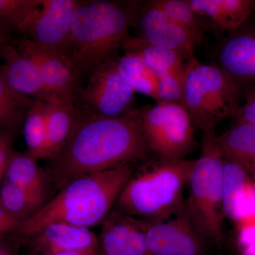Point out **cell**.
<instances>
[{"label":"cell","instance_id":"6da1fadb","mask_svg":"<svg viewBox=\"0 0 255 255\" xmlns=\"http://www.w3.org/2000/svg\"><path fill=\"white\" fill-rule=\"evenodd\" d=\"M71 135L46 169L57 188L81 176L135 164L152 157L140 121V109L120 118H106L76 102Z\"/></svg>","mask_w":255,"mask_h":255},{"label":"cell","instance_id":"7a4b0ae2","mask_svg":"<svg viewBox=\"0 0 255 255\" xmlns=\"http://www.w3.org/2000/svg\"><path fill=\"white\" fill-rule=\"evenodd\" d=\"M135 4L136 1L77 0L66 55L80 84L102 64L118 58L130 36Z\"/></svg>","mask_w":255,"mask_h":255},{"label":"cell","instance_id":"3957f363","mask_svg":"<svg viewBox=\"0 0 255 255\" xmlns=\"http://www.w3.org/2000/svg\"><path fill=\"white\" fill-rule=\"evenodd\" d=\"M135 168V164H128L70 181L38 212L21 223L14 236L25 239L53 223L87 228L102 224Z\"/></svg>","mask_w":255,"mask_h":255},{"label":"cell","instance_id":"277c9868","mask_svg":"<svg viewBox=\"0 0 255 255\" xmlns=\"http://www.w3.org/2000/svg\"><path fill=\"white\" fill-rule=\"evenodd\" d=\"M194 161L149 157L134 169L112 210L145 221L177 214L184 207V193Z\"/></svg>","mask_w":255,"mask_h":255},{"label":"cell","instance_id":"5b68a950","mask_svg":"<svg viewBox=\"0 0 255 255\" xmlns=\"http://www.w3.org/2000/svg\"><path fill=\"white\" fill-rule=\"evenodd\" d=\"M241 88L216 65H207L192 56L184 73V104L196 129L204 137L216 136L221 122L235 118L241 107Z\"/></svg>","mask_w":255,"mask_h":255},{"label":"cell","instance_id":"8992f818","mask_svg":"<svg viewBox=\"0 0 255 255\" xmlns=\"http://www.w3.org/2000/svg\"><path fill=\"white\" fill-rule=\"evenodd\" d=\"M214 138L203 139L200 157L194 161L188 182L184 209L206 242L221 249L226 219L223 204L225 157Z\"/></svg>","mask_w":255,"mask_h":255},{"label":"cell","instance_id":"52a82bcc","mask_svg":"<svg viewBox=\"0 0 255 255\" xmlns=\"http://www.w3.org/2000/svg\"><path fill=\"white\" fill-rule=\"evenodd\" d=\"M140 121L152 156L179 160L195 148L196 128L184 105L156 102L140 109Z\"/></svg>","mask_w":255,"mask_h":255},{"label":"cell","instance_id":"ba28073f","mask_svg":"<svg viewBox=\"0 0 255 255\" xmlns=\"http://www.w3.org/2000/svg\"><path fill=\"white\" fill-rule=\"evenodd\" d=\"M116 59L94 70L77 94L76 102L106 118H120L137 109L135 92L121 77Z\"/></svg>","mask_w":255,"mask_h":255},{"label":"cell","instance_id":"9c48e42d","mask_svg":"<svg viewBox=\"0 0 255 255\" xmlns=\"http://www.w3.org/2000/svg\"><path fill=\"white\" fill-rule=\"evenodd\" d=\"M132 27L139 39L179 52L188 58L194 56V50L202 43L150 0L136 1Z\"/></svg>","mask_w":255,"mask_h":255},{"label":"cell","instance_id":"30bf717a","mask_svg":"<svg viewBox=\"0 0 255 255\" xmlns=\"http://www.w3.org/2000/svg\"><path fill=\"white\" fill-rule=\"evenodd\" d=\"M147 221L150 255H209V243L196 230L184 207L165 219Z\"/></svg>","mask_w":255,"mask_h":255},{"label":"cell","instance_id":"8fae6325","mask_svg":"<svg viewBox=\"0 0 255 255\" xmlns=\"http://www.w3.org/2000/svg\"><path fill=\"white\" fill-rule=\"evenodd\" d=\"M216 65L241 90L255 85V18L228 33L216 45Z\"/></svg>","mask_w":255,"mask_h":255},{"label":"cell","instance_id":"7c38bea8","mask_svg":"<svg viewBox=\"0 0 255 255\" xmlns=\"http://www.w3.org/2000/svg\"><path fill=\"white\" fill-rule=\"evenodd\" d=\"M12 43L36 63L52 95L76 102L81 85L73 64L65 53L25 38Z\"/></svg>","mask_w":255,"mask_h":255},{"label":"cell","instance_id":"4fadbf2b","mask_svg":"<svg viewBox=\"0 0 255 255\" xmlns=\"http://www.w3.org/2000/svg\"><path fill=\"white\" fill-rule=\"evenodd\" d=\"M77 0H41L25 28V38L66 55Z\"/></svg>","mask_w":255,"mask_h":255},{"label":"cell","instance_id":"5bb4252c","mask_svg":"<svg viewBox=\"0 0 255 255\" xmlns=\"http://www.w3.org/2000/svg\"><path fill=\"white\" fill-rule=\"evenodd\" d=\"M101 226L102 255H150L145 220L112 210Z\"/></svg>","mask_w":255,"mask_h":255},{"label":"cell","instance_id":"9a60e30c","mask_svg":"<svg viewBox=\"0 0 255 255\" xmlns=\"http://www.w3.org/2000/svg\"><path fill=\"white\" fill-rule=\"evenodd\" d=\"M22 241L28 242L30 255H50L100 246L98 236L90 228L64 223L46 225Z\"/></svg>","mask_w":255,"mask_h":255},{"label":"cell","instance_id":"2e32d148","mask_svg":"<svg viewBox=\"0 0 255 255\" xmlns=\"http://www.w3.org/2000/svg\"><path fill=\"white\" fill-rule=\"evenodd\" d=\"M1 58L4 60L1 65L3 75L14 91L44 102H51L57 97L47 88L36 63L21 53L12 43L5 47Z\"/></svg>","mask_w":255,"mask_h":255},{"label":"cell","instance_id":"e0dca14e","mask_svg":"<svg viewBox=\"0 0 255 255\" xmlns=\"http://www.w3.org/2000/svg\"><path fill=\"white\" fill-rule=\"evenodd\" d=\"M38 161L26 150H14L4 180L30 191L48 202L53 197L50 193L57 186L51 174L46 168L40 167Z\"/></svg>","mask_w":255,"mask_h":255},{"label":"cell","instance_id":"ac0fdd59","mask_svg":"<svg viewBox=\"0 0 255 255\" xmlns=\"http://www.w3.org/2000/svg\"><path fill=\"white\" fill-rule=\"evenodd\" d=\"M198 14L209 20L216 31L227 33L252 17L255 0H188Z\"/></svg>","mask_w":255,"mask_h":255},{"label":"cell","instance_id":"d6986e66","mask_svg":"<svg viewBox=\"0 0 255 255\" xmlns=\"http://www.w3.org/2000/svg\"><path fill=\"white\" fill-rule=\"evenodd\" d=\"M47 108V147L46 160L58 154L68 141L76 123V102L55 97L46 102Z\"/></svg>","mask_w":255,"mask_h":255},{"label":"cell","instance_id":"ffe728a7","mask_svg":"<svg viewBox=\"0 0 255 255\" xmlns=\"http://www.w3.org/2000/svg\"><path fill=\"white\" fill-rule=\"evenodd\" d=\"M124 53L138 55L157 79L162 75L183 71L189 58L174 50L155 46L135 36L124 42Z\"/></svg>","mask_w":255,"mask_h":255},{"label":"cell","instance_id":"44dd1931","mask_svg":"<svg viewBox=\"0 0 255 255\" xmlns=\"http://www.w3.org/2000/svg\"><path fill=\"white\" fill-rule=\"evenodd\" d=\"M214 139L225 158L244 166L255 152V125L236 122L229 130Z\"/></svg>","mask_w":255,"mask_h":255},{"label":"cell","instance_id":"7402d4cb","mask_svg":"<svg viewBox=\"0 0 255 255\" xmlns=\"http://www.w3.org/2000/svg\"><path fill=\"white\" fill-rule=\"evenodd\" d=\"M248 169L239 162L225 158L223 167V204L226 219L238 225L239 205L248 184L253 179Z\"/></svg>","mask_w":255,"mask_h":255},{"label":"cell","instance_id":"603a6c76","mask_svg":"<svg viewBox=\"0 0 255 255\" xmlns=\"http://www.w3.org/2000/svg\"><path fill=\"white\" fill-rule=\"evenodd\" d=\"M116 62L121 77L134 92L156 100L157 78L138 55L124 53Z\"/></svg>","mask_w":255,"mask_h":255},{"label":"cell","instance_id":"cb8c5ba5","mask_svg":"<svg viewBox=\"0 0 255 255\" xmlns=\"http://www.w3.org/2000/svg\"><path fill=\"white\" fill-rule=\"evenodd\" d=\"M173 21L203 43L207 31L217 33L214 25L191 7L188 0H150Z\"/></svg>","mask_w":255,"mask_h":255},{"label":"cell","instance_id":"d4e9b609","mask_svg":"<svg viewBox=\"0 0 255 255\" xmlns=\"http://www.w3.org/2000/svg\"><path fill=\"white\" fill-rule=\"evenodd\" d=\"M35 100L17 93L5 80L0 65V130L18 129Z\"/></svg>","mask_w":255,"mask_h":255},{"label":"cell","instance_id":"484cf974","mask_svg":"<svg viewBox=\"0 0 255 255\" xmlns=\"http://www.w3.org/2000/svg\"><path fill=\"white\" fill-rule=\"evenodd\" d=\"M46 203L40 196L4 180L0 188V206L22 223L31 219Z\"/></svg>","mask_w":255,"mask_h":255},{"label":"cell","instance_id":"4316f807","mask_svg":"<svg viewBox=\"0 0 255 255\" xmlns=\"http://www.w3.org/2000/svg\"><path fill=\"white\" fill-rule=\"evenodd\" d=\"M26 151L37 159H45L47 147V108L46 102L35 100L23 123Z\"/></svg>","mask_w":255,"mask_h":255},{"label":"cell","instance_id":"83f0119b","mask_svg":"<svg viewBox=\"0 0 255 255\" xmlns=\"http://www.w3.org/2000/svg\"><path fill=\"white\" fill-rule=\"evenodd\" d=\"M41 0H0V23L22 33Z\"/></svg>","mask_w":255,"mask_h":255},{"label":"cell","instance_id":"f1b7e54d","mask_svg":"<svg viewBox=\"0 0 255 255\" xmlns=\"http://www.w3.org/2000/svg\"><path fill=\"white\" fill-rule=\"evenodd\" d=\"M184 70L167 74L157 79L156 102L184 105Z\"/></svg>","mask_w":255,"mask_h":255},{"label":"cell","instance_id":"f546056e","mask_svg":"<svg viewBox=\"0 0 255 255\" xmlns=\"http://www.w3.org/2000/svg\"><path fill=\"white\" fill-rule=\"evenodd\" d=\"M236 248L238 255H255V221L236 226Z\"/></svg>","mask_w":255,"mask_h":255},{"label":"cell","instance_id":"4dcf8cb0","mask_svg":"<svg viewBox=\"0 0 255 255\" xmlns=\"http://www.w3.org/2000/svg\"><path fill=\"white\" fill-rule=\"evenodd\" d=\"M18 129L0 130V188L4 182L5 172L11 154L13 144L18 134Z\"/></svg>","mask_w":255,"mask_h":255},{"label":"cell","instance_id":"1f68e13d","mask_svg":"<svg viewBox=\"0 0 255 255\" xmlns=\"http://www.w3.org/2000/svg\"><path fill=\"white\" fill-rule=\"evenodd\" d=\"M245 102L241 105L235 119L236 122H246L255 125V85L241 89Z\"/></svg>","mask_w":255,"mask_h":255},{"label":"cell","instance_id":"d6a6232c","mask_svg":"<svg viewBox=\"0 0 255 255\" xmlns=\"http://www.w3.org/2000/svg\"><path fill=\"white\" fill-rule=\"evenodd\" d=\"M22 221L11 216L0 206V240L14 236Z\"/></svg>","mask_w":255,"mask_h":255},{"label":"cell","instance_id":"836d02e7","mask_svg":"<svg viewBox=\"0 0 255 255\" xmlns=\"http://www.w3.org/2000/svg\"><path fill=\"white\" fill-rule=\"evenodd\" d=\"M11 241L7 238L0 240V255H17L18 245L22 241L16 236Z\"/></svg>","mask_w":255,"mask_h":255},{"label":"cell","instance_id":"e575fe53","mask_svg":"<svg viewBox=\"0 0 255 255\" xmlns=\"http://www.w3.org/2000/svg\"><path fill=\"white\" fill-rule=\"evenodd\" d=\"M11 31L9 28L0 23V58L5 47L11 43Z\"/></svg>","mask_w":255,"mask_h":255},{"label":"cell","instance_id":"d590c367","mask_svg":"<svg viewBox=\"0 0 255 255\" xmlns=\"http://www.w3.org/2000/svg\"><path fill=\"white\" fill-rule=\"evenodd\" d=\"M50 255H102V253H101L100 247L97 246L95 248H88V249L64 252V253Z\"/></svg>","mask_w":255,"mask_h":255},{"label":"cell","instance_id":"8d00e7d4","mask_svg":"<svg viewBox=\"0 0 255 255\" xmlns=\"http://www.w3.org/2000/svg\"><path fill=\"white\" fill-rule=\"evenodd\" d=\"M244 167L248 169V172H249L253 177H255V152L254 155L252 156L249 160L245 164Z\"/></svg>","mask_w":255,"mask_h":255}]
</instances>
